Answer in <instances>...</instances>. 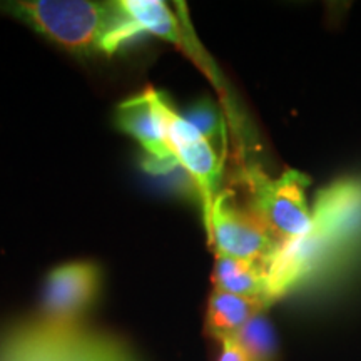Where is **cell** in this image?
<instances>
[{
	"instance_id": "cell-3",
	"label": "cell",
	"mask_w": 361,
	"mask_h": 361,
	"mask_svg": "<svg viewBox=\"0 0 361 361\" xmlns=\"http://www.w3.org/2000/svg\"><path fill=\"white\" fill-rule=\"evenodd\" d=\"M245 183L250 189L251 211L281 245L301 238L311 226V207L306 197L310 179L296 169L269 178L258 168H247Z\"/></svg>"
},
{
	"instance_id": "cell-8",
	"label": "cell",
	"mask_w": 361,
	"mask_h": 361,
	"mask_svg": "<svg viewBox=\"0 0 361 361\" xmlns=\"http://www.w3.org/2000/svg\"><path fill=\"white\" fill-rule=\"evenodd\" d=\"M268 306V301L261 298H246L213 290L206 313L207 333L218 341L234 336L251 318L264 313Z\"/></svg>"
},
{
	"instance_id": "cell-13",
	"label": "cell",
	"mask_w": 361,
	"mask_h": 361,
	"mask_svg": "<svg viewBox=\"0 0 361 361\" xmlns=\"http://www.w3.org/2000/svg\"><path fill=\"white\" fill-rule=\"evenodd\" d=\"M221 343V353L218 361H250L246 351L239 345V341L234 336L223 338Z\"/></svg>"
},
{
	"instance_id": "cell-11",
	"label": "cell",
	"mask_w": 361,
	"mask_h": 361,
	"mask_svg": "<svg viewBox=\"0 0 361 361\" xmlns=\"http://www.w3.org/2000/svg\"><path fill=\"white\" fill-rule=\"evenodd\" d=\"M234 338L246 351L250 361H274L276 360V336L269 319L264 313L256 314Z\"/></svg>"
},
{
	"instance_id": "cell-9",
	"label": "cell",
	"mask_w": 361,
	"mask_h": 361,
	"mask_svg": "<svg viewBox=\"0 0 361 361\" xmlns=\"http://www.w3.org/2000/svg\"><path fill=\"white\" fill-rule=\"evenodd\" d=\"M214 290L246 298H261L271 305L268 268L259 263L216 255Z\"/></svg>"
},
{
	"instance_id": "cell-4",
	"label": "cell",
	"mask_w": 361,
	"mask_h": 361,
	"mask_svg": "<svg viewBox=\"0 0 361 361\" xmlns=\"http://www.w3.org/2000/svg\"><path fill=\"white\" fill-rule=\"evenodd\" d=\"M156 106L164 124L166 139L178 164L186 171L201 200L202 216L209 214L218 196L223 164L213 144L202 135L162 92L156 90Z\"/></svg>"
},
{
	"instance_id": "cell-12",
	"label": "cell",
	"mask_w": 361,
	"mask_h": 361,
	"mask_svg": "<svg viewBox=\"0 0 361 361\" xmlns=\"http://www.w3.org/2000/svg\"><path fill=\"white\" fill-rule=\"evenodd\" d=\"M186 119L196 128L211 144L221 141V133H223V123H221L219 112L216 111L213 102L202 99V101L194 102L189 109L183 114Z\"/></svg>"
},
{
	"instance_id": "cell-1",
	"label": "cell",
	"mask_w": 361,
	"mask_h": 361,
	"mask_svg": "<svg viewBox=\"0 0 361 361\" xmlns=\"http://www.w3.org/2000/svg\"><path fill=\"white\" fill-rule=\"evenodd\" d=\"M0 13L79 56H114L144 35L121 2L7 0Z\"/></svg>"
},
{
	"instance_id": "cell-7",
	"label": "cell",
	"mask_w": 361,
	"mask_h": 361,
	"mask_svg": "<svg viewBox=\"0 0 361 361\" xmlns=\"http://www.w3.org/2000/svg\"><path fill=\"white\" fill-rule=\"evenodd\" d=\"M116 124L146 151L144 166L152 174H168L179 168L166 139L164 124L156 106V89L126 99L116 109Z\"/></svg>"
},
{
	"instance_id": "cell-2",
	"label": "cell",
	"mask_w": 361,
	"mask_h": 361,
	"mask_svg": "<svg viewBox=\"0 0 361 361\" xmlns=\"http://www.w3.org/2000/svg\"><path fill=\"white\" fill-rule=\"evenodd\" d=\"M361 228V183L343 180L319 194L303 236L281 245L268 266L271 303L300 286Z\"/></svg>"
},
{
	"instance_id": "cell-5",
	"label": "cell",
	"mask_w": 361,
	"mask_h": 361,
	"mask_svg": "<svg viewBox=\"0 0 361 361\" xmlns=\"http://www.w3.org/2000/svg\"><path fill=\"white\" fill-rule=\"evenodd\" d=\"M216 255L228 256L268 268L281 243L271 234L250 209H243L229 192L216 196L204 219Z\"/></svg>"
},
{
	"instance_id": "cell-6",
	"label": "cell",
	"mask_w": 361,
	"mask_h": 361,
	"mask_svg": "<svg viewBox=\"0 0 361 361\" xmlns=\"http://www.w3.org/2000/svg\"><path fill=\"white\" fill-rule=\"evenodd\" d=\"M101 290V269L92 261L59 264L45 278L44 316L51 324L71 326L96 301Z\"/></svg>"
},
{
	"instance_id": "cell-10",
	"label": "cell",
	"mask_w": 361,
	"mask_h": 361,
	"mask_svg": "<svg viewBox=\"0 0 361 361\" xmlns=\"http://www.w3.org/2000/svg\"><path fill=\"white\" fill-rule=\"evenodd\" d=\"M124 11L142 29L144 34L156 35L171 44L183 45V32L178 19L171 12L168 4L161 0H123Z\"/></svg>"
}]
</instances>
